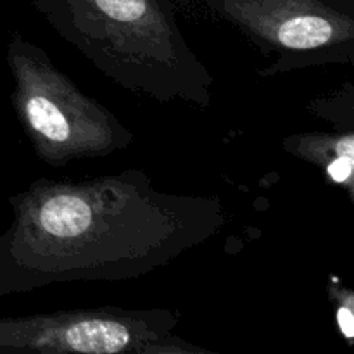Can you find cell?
<instances>
[{"mask_svg":"<svg viewBox=\"0 0 354 354\" xmlns=\"http://www.w3.org/2000/svg\"><path fill=\"white\" fill-rule=\"evenodd\" d=\"M283 149L308 162L320 166L332 183L344 185L353 197L354 131L348 128L337 135L297 133L283 140Z\"/></svg>","mask_w":354,"mask_h":354,"instance_id":"8992f818","label":"cell"},{"mask_svg":"<svg viewBox=\"0 0 354 354\" xmlns=\"http://www.w3.org/2000/svg\"><path fill=\"white\" fill-rule=\"evenodd\" d=\"M169 310L82 308L0 320V354H211Z\"/></svg>","mask_w":354,"mask_h":354,"instance_id":"277c9868","label":"cell"},{"mask_svg":"<svg viewBox=\"0 0 354 354\" xmlns=\"http://www.w3.org/2000/svg\"><path fill=\"white\" fill-rule=\"evenodd\" d=\"M17 121L35 154L52 168L124 151L135 135L109 107L83 92L44 48L14 33L7 45Z\"/></svg>","mask_w":354,"mask_h":354,"instance_id":"3957f363","label":"cell"},{"mask_svg":"<svg viewBox=\"0 0 354 354\" xmlns=\"http://www.w3.org/2000/svg\"><path fill=\"white\" fill-rule=\"evenodd\" d=\"M265 57L263 78L322 64H354L353 7L334 0H203Z\"/></svg>","mask_w":354,"mask_h":354,"instance_id":"5b68a950","label":"cell"},{"mask_svg":"<svg viewBox=\"0 0 354 354\" xmlns=\"http://www.w3.org/2000/svg\"><path fill=\"white\" fill-rule=\"evenodd\" d=\"M62 41L130 93L207 109L214 80L169 0H30Z\"/></svg>","mask_w":354,"mask_h":354,"instance_id":"7a4b0ae2","label":"cell"},{"mask_svg":"<svg viewBox=\"0 0 354 354\" xmlns=\"http://www.w3.org/2000/svg\"><path fill=\"white\" fill-rule=\"evenodd\" d=\"M328 296L337 304V325L346 341L351 344L354 339V294L344 286L332 283L328 287Z\"/></svg>","mask_w":354,"mask_h":354,"instance_id":"52a82bcc","label":"cell"},{"mask_svg":"<svg viewBox=\"0 0 354 354\" xmlns=\"http://www.w3.org/2000/svg\"><path fill=\"white\" fill-rule=\"evenodd\" d=\"M334 2H337V3H344V6H349V7H353L354 0H334Z\"/></svg>","mask_w":354,"mask_h":354,"instance_id":"ba28073f","label":"cell"},{"mask_svg":"<svg viewBox=\"0 0 354 354\" xmlns=\"http://www.w3.org/2000/svg\"><path fill=\"white\" fill-rule=\"evenodd\" d=\"M0 296L68 283H121L171 265L227 223L218 197L158 189L142 169L38 178L9 199Z\"/></svg>","mask_w":354,"mask_h":354,"instance_id":"6da1fadb","label":"cell"}]
</instances>
